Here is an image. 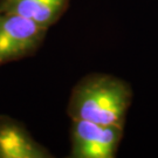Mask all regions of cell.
<instances>
[{"instance_id": "1", "label": "cell", "mask_w": 158, "mask_h": 158, "mask_svg": "<svg viewBox=\"0 0 158 158\" xmlns=\"http://www.w3.org/2000/svg\"><path fill=\"white\" fill-rule=\"evenodd\" d=\"M131 100L132 89L127 81L109 74H89L73 88L67 113L70 119L124 127Z\"/></svg>"}, {"instance_id": "2", "label": "cell", "mask_w": 158, "mask_h": 158, "mask_svg": "<svg viewBox=\"0 0 158 158\" xmlns=\"http://www.w3.org/2000/svg\"><path fill=\"white\" fill-rule=\"evenodd\" d=\"M47 31L21 15L0 12V67L33 56L44 44Z\"/></svg>"}, {"instance_id": "3", "label": "cell", "mask_w": 158, "mask_h": 158, "mask_svg": "<svg viewBox=\"0 0 158 158\" xmlns=\"http://www.w3.org/2000/svg\"><path fill=\"white\" fill-rule=\"evenodd\" d=\"M124 127L103 125L85 119H72V158H114L123 137Z\"/></svg>"}, {"instance_id": "4", "label": "cell", "mask_w": 158, "mask_h": 158, "mask_svg": "<svg viewBox=\"0 0 158 158\" xmlns=\"http://www.w3.org/2000/svg\"><path fill=\"white\" fill-rule=\"evenodd\" d=\"M51 157V151L34 139L23 123L0 115V158Z\"/></svg>"}, {"instance_id": "5", "label": "cell", "mask_w": 158, "mask_h": 158, "mask_svg": "<svg viewBox=\"0 0 158 158\" xmlns=\"http://www.w3.org/2000/svg\"><path fill=\"white\" fill-rule=\"evenodd\" d=\"M68 5L69 0H0V12L21 15L49 29L62 17Z\"/></svg>"}]
</instances>
